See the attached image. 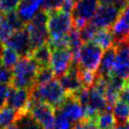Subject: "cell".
Returning a JSON list of instances; mask_svg holds the SVG:
<instances>
[{"instance_id": "cell-29", "label": "cell", "mask_w": 129, "mask_h": 129, "mask_svg": "<svg viewBox=\"0 0 129 129\" xmlns=\"http://www.w3.org/2000/svg\"><path fill=\"white\" fill-rule=\"evenodd\" d=\"M72 121H70L61 112L55 110V124L54 129H72Z\"/></svg>"}, {"instance_id": "cell-17", "label": "cell", "mask_w": 129, "mask_h": 129, "mask_svg": "<svg viewBox=\"0 0 129 129\" xmlns=\"http://www.w3.org/2000/svg\"><path fill=\"white\" fill-rule=\"evenodd\" d=\"M115 58H116V50L115 47L105 50L101 60V64L99 66V69L97 70L96 74L98 76L105 78L108 80L113 75L114 66H115Z\"/></svg>"}, {"instance_id": "cell-7", "label": "cell", "mask_w": 129, "mask_h": 129, "mask_svg": "<svg viewBox=\"0 0 129 129\" xmlns=\"http://www.w3.org/2000/svg\"><path fill=\"white\" fill-rule=\"evenodd\" d=\"M28 114L40 125L42 129H54L55 109L42 102L30 101L28 106Z\"/></svg>"}, {"instance_id": "cell-2", "label": "cell", "mask_w": 129, "mask_h": 129, "mask_svg": "<svg viewBox=\"0 0 129 129\" xmlns=\"http://www.w3.org/2000/svg\"><path fill=\"white\" fill-rule=\"evenodd\" d=\"M30 98L33 101L48 104L54 109H57L66 101L68 94L58 79H54L44 85L33 86L30 89Z\"/></svg>"}, {"instance_id": "cell-34", "label": "cell", "mask_w": 129, "mask_h": 129, "mask_svg": "<svg viewBox=\"0 0 129 129\" xmlns=\"http://www.w3.org/2000/svg\"><path fill=\"white\" fill-rule=\"evenodd\" d=\"M129 0H99L100 5H114L122 12V10L127 6Z\"/></svg>"}, {"instance_id": "cell-19", "label": "cell", "mask_w": 129, "mask_h": 129, "mask_svg": "<svg viewBox=\"0 0 129 129\" xmlns=\"http://www.w3.org/2000/svg\"><path fill=\"white\" fill-rule=\"evenodd\" d=\"M23 115L8 105L0 109V129L7 128L10 125L15 123Z\"/></svg>"}, {"instance_id": "cell-5", "label": "cell", "mask_w": 129, "mask_h": 129, "mask_svg": "<svg viewBox=\"0 0 129 129\" xmlns=\"http://www.w3.org/2000/svg\"><path fill=\"white\" fill-rule=\"evenodd\" d=\"M103 48L94 42L84 43L78 55V64L81 69L96 73L101 64Z\"/></svg>"}, {"instance_id": "cell-31", "label": "cell", "mask_w": 129, "mask_h": 129, "mask_svg": "<svg viewBox=\"0 0 129 129\" xmlns=\"http://www.w3.org/2000/svg\"><path fill=\"white\" fill-rule=\"evenodd\" d=\"M64 0H45L41 10L46 12H54L62 10Z\"/></svg>"}, {"instance_id": "cell-36", "label": "cell", "mask_w": 129, "mask_h": 129, "mask_svg": "<svg viewBox=\"0 0 129 129\" xmlns=\"http://www.w3.org/2000/svg\"><path fill=\"white\" fill-rule=\"evenodd\" d=\"M119 100L129 105V84L127 82H125V85L123 86V88L121 89V91L120 92Z\"/></svg>"}, {"instance_id": "cell-11", "label": "cell", "mask_w": 129, "mask_h": 129, "mask_svg": "<svg viewBox=\"0 0 129 129\" xmlns=\"http://www.w3.org/2000/svg\"><path fill=\"white\" fill-rule=\"evenodd\" d=\"M4 45L14 49L16 52L18 53L20 58L30 57L32 53L28 32L26 28L21 30L13 32Z\"/></svg>"}, {"instance_id": "cell-14", "label": "cell", "mask_w": 129, "mask_h": 129, "mask_svg": "<svg viewBox=\"0 0 129 129\" xmlns=\"http://www.w3.org/2000/svg\"><path fill=\"white\" fill-rule=\"evenodd\" d=\"M55 110L61 112L72 122H78L85 119V110L79 104L75 96L68 95L66 101L62 104L60 107H58Z\"/></svg>"}, {"instance_id": "cell-32", "label": "cell", "mask_w": 129, "mask_h": 129, "mask_svg": "<svg viewBox=\"0 0 129 129\" xmlns=\"http://www.w3.org/2000/svg\"><path fill=\"white\" fill-rule=\"evenodd\" d=\"M12 77V71L5 68L4 64H2V61L0 58V84L2 85H8L11 84Z\"/></svg>"}, {"instance_id": "cell-3", "label": "cell", "mask_w": 129, "mask_h": 129, "mask_svg": "<svg viewBox=\"0 0 129 129\" xmlns=\"http://www.w3.org/2000/svg\"><path fill=\"white\" fill-rule=\"evenodd\" d=\"M48 30L50 41H60L69 36L73 28L71 13L64 11L48 12Z\"/></svg>"}, {"instance_id": "cell-20", "label": "cell", "mask_w": 129, "mask_h": 129, "mask_svg": "<svg viewBox=\"0 0 129 129\" xmlns=\"http://www.w3.org/2000/svg\"><path fill=\"white\" fill-rule=\"evenodd\" d=\"M50 56H51V52H50V48L48 46V43L34 49L30 55V57L39 64L40 68L49 67Z\"/></svg>"}, {"instance_id": "cell-4", "label": "cell", "mask_w": 129, "mask_h": 129, "mask_svg": "<svg viewBox=\"0 0 129 129\" xmlns=\"http://www.w3.org/2000/svg\"><path fill=\"white\" fill-rule=\"evenodd\" d=\"M48 12L40 10L31 20L26 25L32 51L41 46L47 44L49 41V34L48 30Z\"/></svg>"}, {"instance_id": "cell-1", "label": "cell", "mask_w": 129, "mask_h": 129, "mask_svg": "<svg viewBox=\"0 0 129 129\" xmlns=\"http://www.w3.org/2000/svg\"><path fill=\"white\" fill-rule=\"evenodd\" d=\"M41 68L31 57L20 58L12 69L11 86L15 88L30 89L35 85V79Z\"/></svg>"}, {"instance_id": "cell-39", "label": "cell", "mask_w": 129, "mask_h": 129, "mask_svg": "<svg viewBox=\"0 0 129 129\" xmlns=\"http://www.w3.org/2000/svg\"><path fill=\"white\" fill-rule=\"evenodd\" d=\"M72 1L74 2V3H75V4H76V3H78V2L80 1V0H72Z\"/></svg>"}, {"instance_id": "cell-27", "label": "cell", "mask_w": 129, "mask_h": 129, "mask_svg": "<svg viewBox=\"0 0 129 129\" xmlns=\"http://www.w3.org/2000/svg\"><path fill=\"white\" fill-rule=\"evenodd\" d=\"M5 15H6L7 21H8L9 25H10V27H11V28H12V30L13 32L21 30V29L26 28V24L21 20L20 17L18 16L16 12H10V13H7Z\"/></svg>"}, {"instance_id": "cell-21", "label": "cell", "mask_w": 129, "mask_h": 129, "mask_svg": "<svg viewBox=\"0 0 129 129\" xmlns=\"http://www.w3.org/2000/svg\"><path fill=\"white\" fill-rule=\"evenodd\" d=\"M99 129H114L117 126L118 121L112 112L109 110L100 113L94 120Z\"/></svg>"}, {"instance_id": "cell-42", "label": "cell", "mask_w": 129, "mask_h": 129, "mask_svg": "<svg viewBox=\"0 0 129 129\" xmlns=\"http://www.w3.org/2000/svg\"><path fill=\"white\" fill-rule=\"evenodd\" d=\"M128 122H129V121H128Z\"/></svg>"}, {"instance_id": "cell-30", "label": "cell", "mask_w": 129, "mask_h": 129, "mask_svg": "<svg viewBox=\"0 0 129 129\" xmlns=\"http://www.w3.org/2000/svg\"><path fill=\"white\" fill-rule=\"evenodd\" d=\"M80 80L82 85L85 88H90L96 80V73L80 69Z\"/></svg>"}, {"instance_id": "cell-24", "label": "cell", "mask_w": 129, "mask_h": 129, "mask_svg": "<svg viewBox=\"0 0 129 129\" xmlns=\"http://www.w3.org/2000/svg\"><path fill=\"white\" fill-rule=\"evenodd\" d=\"M55 75L53 73L52 69H50V67L48 68H41L36 75V79H35V85H44L48 84L49 82L54 80ZM34 85V86H35Z\"/></svg>"}, {"instance_id": "cell-41", "label": "cell", "mask_w": 129, "mask_h": 129, "mask_svg": "<svg viewBox=\"0 0 129 129\" xmlns=\"http://www.w3.org/2000/svg\"><path fill=\"white\" fill-rule=\"evenodd\" d=\"M128 41H129V38H128Z\"/></svg>"}, {"instance_id": "cell-35", "label": "cell", "mask_w": 129, "mask_h": 129, "mask_svg": "<svg viewBox=\"0 0 129 129\" xmlns=\"http://www.w3.org/2000/svg\"><path fill=\"white\" fill-rule=\"evenodd\" d=\"M10 86L8 85H2L0 84V109L3 106H5L7 103V98H8V93Z\"/></svg>"}, {"instance_id": "cell-40", "label": "cell", "mask_w": 129, "mask_h": 129, "mask_svg": "<svg viewBox=\"0 0 129 129\" xmlns=\"http://www.w3.org/2000/svg\"><path fill=\"white\" fill-rule=\"evenodd\" d=\"M126 82H127V83H128V84H129V78H128V79H127V81H126Z\"/></svg>"}, {"instance_id": "cell-25", "label": "cell", "mask_w": 129, "mask_h": 129, "mask_svg": "<svg viewBox=\"0 0 129 129\" xmlns=\"http://www.w3.org/2000/svg\"><path fill=\"white\" fill-rule=\"evenodd\" d=\"M12 33L13 31L9 25L6 15L4 13L0 12V43L5 44Z\"/></svg>"}, {"instance_id": "cell-9", "label": "cell", "mask_w": 129, "mask_h": 129, "mask_svg": "<svg viewBox=\"0 0 129 129\" xmlns=\"http://www.w3.org/2000/svg\"><path fill=\"white\" fill-rule=\"evenodd\" d=\"M121 11L114 5H100L90 23L98 29L112 28Z\"/></svg>"}, {"instance_id": "cell-23", "label": "cell", "mask_w": 129, "mask_h": 129, "mask_svg": "<svg viewBox=\"0 0 129 129\" xmlns=\"http://www.w3.org/2000/svg\"><path fill=\"white\" fill-rule=\"evenodd\" d=\"M113 108V114L116 118L118 122L121 123H126L129 121V105L124 104L123 102L118 100L117 103L114 105Z\"/></svg>"}, {"instance_id": "cell-33", "label": "cell", "mask_w": 129, "mask_h": 129, "mask_svg": "<svg viewBox=\"0 0 129 129\" xmlns=\"http://www.w3.org/2000/svg\"><path fill=\"white\" fill-rule=\"evenodd\" d=\"M72 129H99L96 122L92 120L84 119L74 124Z\"/></svg>"}, {"instance_id": "cell-37", "label": "cell", "mask_w": 129, "mask_h": 129, "mask_svg": "<svg viewBox=\"0 0 129 129\" xmlns=\"http://www.w3.org/2000/svg\"><path fill=\"white\" fill-rule=\"evenodd\" d=\"M114 129H129V122L126 123H121V124H117V126Z\"/></svg>"}, {"instance_id": "cell-12", "label": "cell", "mask_w": 129, "mask_h": 129, "mask_svg": "<svg viewBox=\"0 0 129 129\" xmlns=\"http://www.w3.org/2000/svg\"><path fill=\"white\" fill-rule=\"evenodd\" d=\"M30 101L29 89L15 88L10 85L6 105L20 112L22 115L28 114V106Z\"/></svg>"}, {"instance_id": "cell-6", "label": "cell", "mask_w": 129, "mask_h": 129, "mask_svg": "<svg viewBox=\"0 0 129 129\" xmlns=\"http://www.w3.org/2000/svg\"><path fill=\"white\" fill-rule=\"evenodd\" d=\"M48 46L51 52L49 67L52 69L55 77L59 79L68 72L70 66L72 64L73 54L69 47L52 46L50 44H48Z\"/></svg>"}, {"instance_id": "cell-38", "label": "cell", "mask_w": 129, "mask_h": 129, "mask_svg": "<svg viewBox=\"0 0 129 129\" xmlns=\"http://www.w3.org/2000/svg\"><path fill=\"white\" fill-rule=\"evenodd\" d=\"M5 129H19V126H18L17 123H13V124L10 125V126H8L7 128H5Z\"/></svg>"}, {"instance_id": "cell-18", "label": "cell", "mask_w": 129, "mask_h": 129, "mask_svg": "<svg viewBox=\"0 0 129 129\" xmlns=\"http://www.w3.org/2000/svg\"><path fill=\"white\" fill-rule=\"evenodd\" d=\"M92 42L97 44L99 47H101L104 50H106L108 48H112L115 45V37L113 34L111 28H103L99 29L94 36Z\"/></svg>"}, {"instance_id": "cell-16", "label": "cell", "mask_w": 129, "mask_h": 129, "mask_svg": "<svg viewBox=\"0 0 129 129\" xmlns=\"http://www.w3.org/2000/svg\"><path fill=\"white\" fill-rule=\"evenodd\" d=\"M45 0H22L17 9V14L27 25L43 6Z\"/></svg>"}, {"instance_id": "cell-28", "label": "cell", "mask_w": 129, "mask_h": 129, "mask_svg": "<svg viewBox=\"0 0 129 129\" xmlns=\"http://www.w3.org/2000/svg\"><path fill=\"white\" fill-rule=\"evenodd\" d=\"M22 0H0V12L7 14L17 12V9Z\"/></svg>"}, {"instance_id": "cell-26", "label": "cell", "mask_w": 129, "mask_h": 129, "mask_svg": "<svg viewBox=\"0 0 129 129\" xmlns=\"http://www.w3.org/2000/svg\"><path fill=\"white\" fill-rule=\"evenodd\" d=\"M99 29L95 28L90 22L85 25L84 28H82L79 30V34H80V38L83 43H88V42H92L94 39V36L97 33Z\"/></svg>"}, {"instance_id": "cell-10", "label": "cell", "mask_w": 129, "mask_h": 129, "mask_svg": "<svg viewBox=\"0 0 129 129\" xmlns=\"http://www.w3.org/2000/svg\"><path fill=\"white\" fill-rule=\"evenodd\" d=\"M116 50L113 75L127 81L129 78V41L128 39L114 45Z\"/></svg>"}, {"instance_id": "cell-22", "label": "cell", "mask_w": 129, "mask_h": 129, "mask_svg": "<svg viewBox=\"0 0 129 129\" xmlns=\"http://www.w3.org/2000/svg\"><path fill=\"white\" fill-rule=\"evenodd\" d=\"M19 60H20V56L18 55V53L16 52L14 49L4 45V48L1 53V61L5 68L12 70L14 69V67Z\"/></svg>"}, {"instance_id": "cell-15", "label": "cell", "mask_w": 129, "mask_h": 129, "mask_svg": "<svg viewBox=\"0 0 129 129\" xmlns=\"http://www.w3.org/2000/svg\"><path fill=\"white\" fill-rule=\"evenodd\" d=\"M111 30L114 34L116 43L127 40L129 38V2L121 12Z\"/></svg>"}, {"instance_id": "cell-8", "label": "cell", "mask_w": 129, "mask_h": 129, "mask_svg": "<svg viewBox=\"0 0 129 129\" xmlns=\"http://www.w3.org/2000/svg\"><path fill=\"white\" fill-rule=\"evenodd\" d=\"M100 6L99 0H80L71 12L73 28L80 30L92 20Z\"/></svg>"}, {"instance_id": "cell-13", "label": "cell", "mask_w": 129, "mask_h": 129, "mask_svg": "<svg viewBox=\"0 0 129 129\" xmlns=\"http://www.w3.org/2000/svg\"><path fill=\"white\" fill-rule=\"evenodd\" d=\"M59 83L69 96H75L84 86L80 80V68L79 64L73 62L68 72L59 79Z\"/></svg>"}]
</instances>
